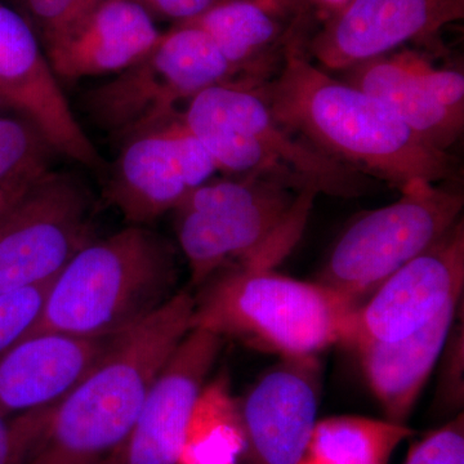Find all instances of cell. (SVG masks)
<instances>
[{
	"instance_id": "obj_1",
	"label": "cell",
	"mask_w": 464,
	"mask_h": 464,
	"mask_svg": "<svg viewBox=\"0 0 464 464\" xmlns=\"http://www.w3.org/2000/svg\"><path fill=\"white\" fill-rule=\"evenodd\" d=\"M255 88L284 127L399 190L453 176L448 152L427 145L381 100L311 63L297 45L286 47L279 74Z\"/></svg>"
},
{
	"instance_id": "obj_33",
	"label": "cell",
	"mask_w": 464,
	"mask_h": 464,
	"mask_svg": "<svg viewBox=\"0 0 464 464\" xmlns=\"http://www.w3.org/2000/svg\"><path fill=\"white\" fill-rule=\"evenodd\" d=\"M21 2H23V0H21Z\"/></svg>"
},
{
	"instance_id": "obj_10",
	"label": "cell",
	"mask_w": 464,
	"mask_h": 464,
	"mask_svg": "<svg viewBox=\"0 0 464 464\" xmlns=\"http://www.w3.org/2000/svg\"><path fill=\"white\" fill-rule=\"evenodd\" d=\"M188 101L181 119L192 134H246L317 194L337 198L364 194L368 182L360 170L329 157L280 124L255 85L243 82L213 85Z\"/></svg>"
},
{
	"instance_id": "obj_24",
	"label": "cell",
	"mask_w": 464,
	"mask_h": 464,
	"mask_svg": "<svg viewBox=\"0 0 464 464\" xmlns=\"http://www.w3.org/2000/svg\"><path fill=\"white\" fill-rule=\"evenodd\" d=\"M52 282L0 295V355L26 337L41 315Z\"/></svg>"
},
{
	"instance_id": "obj_11",
	"label": "cell",
	"mask_w": 464,
	"mask_h": 464,
	"mask_svg": "<svg viewBox=\"0 0 464 464\" xmlns=\"http://www.w3.org/2000/svg\"><path fill=\"white\" fill-rule=\"evenodd\" d=\"M464 288V225L460 218L431 248L408 262L353 316L343 343L404 340L431 323L445 308L459 304Z\"/></svg>"
},
{
	"instance_id": "obj_17",
	"label": "cell",
	"mask_w": 464,
	"mask_h": 464,
	"mask_svg": "<svg viewBox=\"0 0 464 464\" xmlns=\"http://www.w3.org/2000/svg\"><path fill=\"white\" fill-rule=\"evenodd\" d=\"M149 11L140 0H101L81 21L45 44L58 81L118 74L159 41Z\"/></svg>"
},
{
	"instance_id": "obj_22",
	"label": "cell",
	"mask_w": 464,
	"mask_h": 464,
	"mask_svg": "<svg viewBox=\"0 0 464 464\" xmlns=\"http://www.w3.org/2000/svg\"><path fill=\"white\" fill-rule=\"evenodd\" d=\"M244 451L239 406L222 387L203 390L192 411L179 464H235Z\"/></svg>"
},
{
	"instance_id": "obj_8",
	"label": "cell",
	"mask_w": 464,
	"mask_h": 464,
	"mask_svg": "<svg viewBox=\"0 0 464 464\" xmlns=\"http://www.w3.org/2000/svg\"><path fill=\"white\" fill-rule=\"evenodd\" d=\"M93 198L75 174H43L0 219V295L51 282L94 240Z\"/></svg>"
},
{
	"instance_id": "obj_13",
	"label": "cell",
	"mask_w": 464,
	"mask_h": 464,
	"mask_svg": "<svg viewBox=\"0 0 464 464\" xmlns=\"http://www.w3.org/2000/svg\"><path fill=\"white\" fill-rule=\"evenodd\" d=\"M222 341L204 329L185 335L152 383L123 447L105 464H179L192 411Z\"/></svg>"
},
{
	"instance_id": "obj_4",
	"label": "cell",
	"mask_w": 464,
	"mask_h": 464,
	"mask_svg": "<svg viewBox=\"0 0 464 464\" xmlns=\"http://www.w3.org/2000/svg\"><path fill=\"white\" fill-rule=\"evenodd\" d=\"M200 286L191 329L235 338L283 359L316 356L343 343L359 307L319 282L234 265Z\"/></svg>"
},
{
	"instance_id": "obj_12",
	"label": "cell",
	"mask_w": 464,
	"mask_h": 464,
	"mask_svg": "<svg viewBox=\"0 0 464 464\" xmlns=\"http://www.w3.org/2000/svg\"><path fill=\"white\" fill-rule=\"evenodd\" d=\"M0 97L58 154L102 173L105 161L70 108L32 24L0 0Z\"/></svg>"
},
{
	"instance_id": "obj_7",
	"label": "cell",
	"mask_w": 464,
	"mask_h": 464,
	"mask_svg": "<svg viewBox=\"0 0 464 464\" xmlns=\"http://www.w3.org/2000/svg\"><path fill=\"white\" fill-rule=\"evenodd\" d=\"M389 206L364 212L333 246L319 282L360 306L391 275L438 243L459 221L464 198L415 181Z\"/></svg>"
},
{
	"instance_id": "obj_27",
	"label": "cell",
	"mask_w": 464,
	"mask_h": 464,
	"mask_svg": "<svg viewBox=\"0 0 464 464\" xmlns=\"http://www.w3.org/2000/svg\"><path fill=\"white\" fill-rule=\"evenodd\" d=\"M404 464H464L463 414L413 445Z\"/></svg>"
},
{
	"instance_id": "obj_3",
	"label": "cell",
	"mask_w": 464,
	"mask_h": 464,
	"mask_svg": "<svg viewBox=\"0 0 464 464\" xmlns=\"http://www.w3.org/2000/svg\"><path fill=\"white\" fill-rule=\"evenodd\" d=\"M177 280L173 246L148 226L130 225L91 241L70 259L52 282L25 338L44 333L123 334L176 295Z\"/></svg>"
},
{
	"instance_id": "obj_26",
	"label": "cell",
	"mask_w": 464,
	"mask_h": 464,
	"mask_svg": "<svg viewBox=\"0 0 464 464\" xmlns=\"http://www.w3.org/2000/svg\"><path fill=\"white\" fill-rule=\"evenodd\" d=\"M101 0H23L41 30L43 44L63 35L96 7Z\"/></svg>"
},
{
	"instance_id": "obj_30",
	"label": "cell",
	"mask_w": 464,
	"mask_h": 464,
	"mask_svg": "<svg viewBox=\"0 0 464 464\" xmlns=\"http://www.w3.org/2000/svg\"><path fill=\"white\" fill-rule=\"evenodd\" d=\"M30 186H27V188H3V190H0V219L5 215L9 208L14 206V204L23 197L24 192H25Z\"/></svg>"
},
{
	"instance_id": "obj_29",
	"label": "cell",
	"mask_w": 464,
	"mask_h": 464,
	"mask_svg": "<svg viewBox=\"0 0 464 464\" xmlns=\"http://www.w3.org/2000/svg\"><path fill=\"white\" fill-rule=\"evenodd\" d=\"M150 12L186 23L203 14L222 0H140Z\"/></svg>"
},
{
	"instance_id": "obj_32",
	"label": "cell",
	"mask_w": 464,
	"mask_h": 464,
	"mask_svg": "<svg viewBox=\"0 0 464 464\" xmlns=\"http://www.w3.org/2000/svg\"><path fill=\"white\" fill-rule=\"evenodd\" d=\"M8 110L11 109H9L7 102L0 97V115L5 114V111H8Z\"/></svg>"
},
{
	"instance_id": "obj_2",
	"label": "cell",
	"mask_w": 464,
	"mask_h": 464,
	"mask_svg": "<svg viewBox=\"0 0 464 464\" xmlns=\"http://www.w3.org/2000/svg\"><path fill=\"white\" fill-rule=\"evenodd\" d=\"M194 297L177 292L119 335L102 360L51 406L20 464H105L123 447L152 383L191 331Z\"/></svg>"
},
{
	"instance_id": "obj_28",
	"label": "cell",
	"mask_w": 464,
	"mask_h": 464,
	"mask_svg": "<svg viewBox=\"0 0 464 464\" xmlns=\"http://www.w3.org/2000/svg\"><path fill=\"white\" fill-rule=\"evenodd\" d=\"M51 406L17 415L0 413V464H20Z\"/></svg>"
},
{
	"instance_id": "obj_25",
	"label": "cell",
	"mask_w": 464,
	"mask_h": 464,
	"mask_svg": "<svg viewBox=\"0 0 464 464\" xmlns=\"http://www.w3.org/2000/svg\"><path fill=\"white\" fill-rule=\"evenodd\" d=\"M406 69L422 83L441 105L454 114L464 116L463 72L433 67L426 58L415 52L396 53Z\"/></svg>"
},
{
	"instance_id": "obj_6",
	"label": "cell",
	"mask_w": 464,
	"mask_h": 464,
	"mask_svg": "<svg viewBox=\"0 0 464 464\" xmlns=\"http://www.w3.org/2000/svg\"><path fill=\"white\" fill-rule=\"evenodd\" d=\"M239 72L209 35L179 23L157 44L105 83L85 91L82 109L92 123L123 142L176 114L174 106L213 85L231 83Z\"/></svg>"
},
{
	"instance_id": "obj_21",
	"label": "cell",
	"mask_w": 464,
	"mask_h": 464,
	"mask_svg": "<svg viewBox=\"0 0 464 464\" xmlns=\"http://www.w3.org/2000/svg\"><path fill=\"white\" fill-rule=\"evenodd\" d=\"M406 424L340 415L317 420L298 464H389L393 451L411 438Z\"/></svg>"
},
{
	"instance_id": "obj_14",
	"label": "cell",
	"mask_w": 464,
	"mask_h": 464,
	"mask_svg": "<svg viewBox=\"0 0 464 464\" xmlns=\"http://www.w3.org/2000/svg\"><path fill=\"white\" fill-rule=\"evenodd\" d=\"M463 17L464 0H347L311 52L326 72H346L405 43L432 38Z\"/></svg>"
},
{
	"instance_id": "obj_18",
	"label": "cell",
	"mask_w": 464,
	"mask_h": 464,
	"mask_svg": "<svg viewBox=\"0 0 464 464\" xmlns=\"http://www.w3.org/2000/svg\"><path fill=\"white\" fill-rule=\"evenodd\" d=\"M458 304L445 308L431 323L404 340L369 342L355 347L372 392L387 420L405 424L447 347Z\"/></svg>"
},
{
	"instance_id": "obj_19",
	"label": "cell",
	"mask_w": 464,
	"mask_h": 464,
	"mask_svg": "<svg viewBox=\"0 0 464 464\" xmlns=\"http://www.w3.org/2000/svg\"><path fill=\"white\" fill-rule=\"evenodd\" d=\"M344 82L386 103L420 140L440 151L448 152L462 136L464 116L441 105L396 53L351 67Z\"/></svg>"
},
{
	"instance_id": "obj_20",
	"label": "cell",
	"mask_w": 464,
	"mask_h": 464,
	"mask_svg": "<svg viewBox=\"0 0 464 464\" xmlns=\"http://www.w3.org/2000/svg\"><path fill=\"white\" fill-rule=\"evenodd\" d=\"M188 24L200 27L237 70V82L261 83L266 52L273 47L280 25L261 0H222Z\"/></svg>"
},
{
	"instance_id": "obj_23",
	"label": "cell",
	"mask_w": 464,
	"mask_h": 464,
	"mask_svg": "<svg viewBox=\"0 0 464 464\" xmlns=\"http://www.w3.org/2000/svg\"><path fill=\"white\" fill-rule=\"evenodd\" d=\"M56 149L25 116L0 115V190L27 188L50 172Z\"/></svg>"
},
{
	"instance_id": "obj_31",
	"label": "cell",
	"mask_w": 464,
	"mask_h": 464,
	"mask_svg": "<svg viewBox=\"0 0 464 464\" xmlns=\"http://www.w3.org/2000/svg\"><path fill=\"white\" fill-rule=\"evenodd\" d=\"M324 3H328V5H335V7L340 8L341 5H343L347 0H323Z\"/></svg>"
},
{
	"instance_id": "obj_9",
	"label": "cell",
	"mask_w": 464,
	"mask_h": 464,
	"mask_svg": "<svg viewBox=\"0 0 464 464\" xmlns=\"http://www.w3.org/2000/svg\"><path fill=\"white\" fill-rule=\"evenodd\" d=\"M217 170L203 143L174 114L121 142L106 197L128 224L148 226L176 209Z\"/></svg>"
},
{
	"instance_id": "obj_15",
	"label": "cell",
	"mask_w": 464,
	"mask_h": 464,
	"mask_svg": "<svg viewBox=\"0 0 464 464\" xmlns=\"http://www.w3.org/2000/svg\"><path fill=\"white\" fill-rule=\"evenodd\" d=\"M316 356L284 359L262 375L239 406L252 464H298L316 426Z\"/></svg>"
},
{
	"instance_id": "obj_5",
	"label": "cell",
	"mask_w": 464,
	"mask_h": 464,
	"mask_svg": "<svg viewBox=\"0 0 464 464\" xmlns=\"http://www.w3.org/2000/svg\"><path fill=\"white\" fill-rule=\"evenodd\" d=\"M317 195L257 177L210 179L192 190L174 209L192 284L230 265L275 270L301 240Z\"/></svg>"
},
{
	"instance_id": "obj_16",
	"label": "cell",
	"mask_w": 464,
	"mask_h": 464,
	"mask_svg": "<svg viewBox=\"0 0 464 464\" xmlns=\"http://www.w3.org/2000/svg\"><path fill=\"white\" fill-rule=\"evenodd\" d=\"M119 335L44 333L18 342L0 355V413L17 415L56 404L99 364Z\"/></svg>"
}]
</instances>
